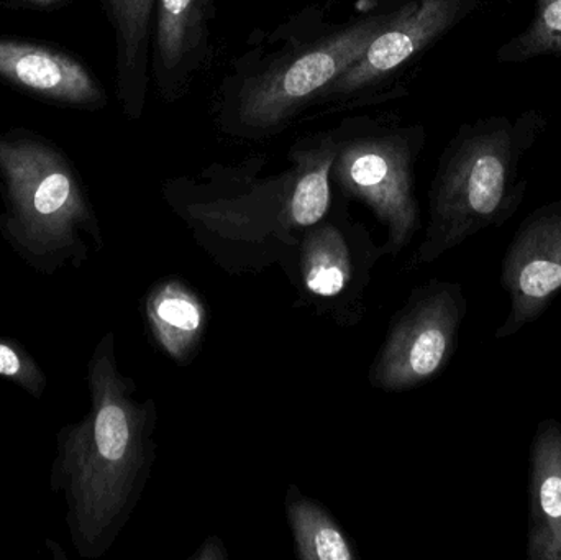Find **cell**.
<instances>
[{
    "mask_svg": "<svg viewBox=\"0 0 561 560\" xmlns=\"http://www.w3.org/2000/svg\"><path fill=\"white\" fill-rule=\"evenodd\" d=\"M88 384L91 408L59 431L49 483L65 500L76 552L99 559L114 545L150 473L154 407L138 401L134 380L118 370L112 332L89 358Z\"/></svg>",
    "mask_w": 561,
    "mask_h": 560,
    "instance_id": "obj_1",
    "label": "cell"
},
{
    "mask_svg": "<svg viewBox=\"0 0 561 560\" xmlns=\"http://www.w3.org/2000/svg\"><path fill=\"white\" fill-rule=\"evenodd\" d=\"M404 0H371L346 22L252 52L224 79L213 105L214 124L227 137L265 140L289 127L366 52L398 15Z\"/></svg>",
    "mask_w": 561,
    "mask_h": 560,
    "instance_id": "obj_2",
    "label": "cell"
},
{
    "mask_svg": "<svg viewBox=\"0 0 561 560\" xmlns=\"http://www.w3.org/2000/svg\"><path fill=\"white\" fill-rule=\"evenodd\" d=\"M540 108L460 125L438 158L417 263H432L483 230L503 227L526 199L524 158L546 134Z\"/></svg>",
    "mask_w": 561,
    "mask_h": 560,
    "instance_id": "obj_3",
    "label": "cell"
},
{
    "mask_svg": "<svg viewBox=\"0 0 561 560\" xmlns=\"http://www.w3.org/2000/svg\"><path fill=\"white\" fill-rule=\"evenodd\" d=\"M5 210L0 232L16 255L42 275L79 268L88 240L102 247L101 229L75 168L35 138H0Z\"/></svg>",
    "mask_w": 561,
    "mask_h": 560,
    "instance_id": "obj_4",
    "label": "cell"
},
{
    "mask_svg": "<svg viewBox=\"0 0 561 560\" xmlns=\"http://www.w3.org/2000/svg\"><path fill=\"white\" fill-rule=\"evenodd\" d=\"M333 132V183L375 213L388 227V249L399 252L421 227L415 164L427 140L424 125L353 118Z\"/></svg>",
    "mask_w": 561,
    "mask_h": 560,
    "instance_id": "obj_5",
    "label": "cell"
},
{
    "mask_svg": "<svg viewBox=\"0 0 561 560\" xmlns=\"http://www.w3.org/2000/svg\"><path fill=\"white\" fill-rule=\"evenodd\" d=\"M493 0H404L366 52L319 92L310 108L352 107L371 101L422 53Z\"/></svg>",
    "mask_w": 561,
    "mask_h": 560,
    "instance_id": "obj_6",
    "label": "cell"
},
{
    "mask_svg": "<svg viewBox=\"0 0 561 560\" xmlns=\"http://www.w3.org/2000/svg\"><path fill=\"white\" fill-rule=\"evenodd\" d=\"M467 309L460 283L431 282L417 289L373 364L371 384L405 391L437 377L454 355Z\"/></svg>",
    "mask_w": 561,
    "mask_h": 560,
    "instance_id": "obj_7",
    "label": "cell"
},
{
    "mask_svg": "<svg viewBox=\"0 0 561 560\" xmlns=\"http://www.w3.org/2000/svg\"><path fill=\"white\" fill-rule=\"evenodd\" d=\"M500 285L510 309L497 341L513 338L546 315L561 295V199L533 210L504 253Z\"/></svg>",
    "mask_w": 561,
    "mask_h": 560,
    "instance_id": "obj_8",
    "label": "cell"
},
{
    "mask_svg": "<svg viewBox=\"0 0 561 560\" xmlns=\"http://www.w3.org/2000/svg\"><path fill=\"white\" fill-rule=\"evenodd\" d=\"M216 0H154L150 72L168 104L190 92L210 56Z\"/></svg>",
    "mask_w": 561,
    "mask_h": 560,
    "instance_id": "obj_9",
    "label": "cell"
},
{
    "mask_svg": "<svg viewBox=\"0 0 561 560\" xmlns=\"http://www.w3.org/2000/svg\"><path fill=\"white\" fill-rule=\"evenodd\" d=\"M0 76L26 91L65 104L102 107L107 95L71 56L45 46L0 38Z\"/></svg>",
    "mask_w": 561,
    "mask_h": 560,
    "instance_id": "obj_10",
    "label": "cell"
},
{
    "mask_svg": "<svg viewBox=\"0 0 561 560\" xmlns=\"http://www.w3.org/2000/svg\"><path fill=\"white\" fill-rule=\"evenodd\" d=\"M527 560H561V423L537 424L529 453Z\"/></svg>",
    "mask_w": 561,
    "mask_h": 560,
    "instance_id": "obj_11",
    "label": "cell"
},
{
    "mask_svg": "<svg viewBox=\"0 0 561 560\" xmlns=\"http://www.w3.org/2000/svg\"><path fill=\"white\" fill-rule=\"evenodd\" d=\"M117 39V95L128 121H140L150 88L154 0H107Z\"/></svg>",
    "mask_w": 561,
    "mask_h": 560,
    "instance_id": "obj_12",
    "label": "cell"
},
{
    "mask_svg": "<svg viewBox=\"0 0 561 560\" xmlns=\"http://www.w3.org/2000/svg\"><path fill=\"white\" fill-rule=\"evenodd\" d=\"M333 158V130L302 138L293 145L287 157L293 178L280 222L309 229L325 217L332 204Z\"/></svg>",
    "mask_w": 561,
    "mask_h": 560,
    "instance_id": "obj_13",
    "label": "cell"
},
{
    "mask_svg": "<svg viewBox=\"0 0 561 560\" xmlns=\"http://www.w3.org/2000/svg\"><path fill=\"white\" fill-rule=\"evenodd\" d=\"M147 318L157 344L173 361L190 362L206 329V308L199 296L180 279H164L148 295Z\"/></svg>",
    "mask_w": 561,
    "mask_h": 560,
    "instance_id": "obj_14",
    "label": "cell"
},
{
    "mask_svg": "<svg viewBox=\"0 0 561 560\" xmlns=\"http://www.w3.org/2000/svg\"><path fill=\"white\" fill-rule=\"evenodd\" d=\"M287 518L296 539L297 555L302 560H355L353 551L339 523L312 500L299 493L289 495Z\"/></svg>",
    "mask_w": 561,
    "mask_h": 560,
    "instance_id": "obj_15",
    "label": "cell"
},
{
    "mask_svg": "<svg viewBox=\"0 0 561 560\" xmlns=\"http://www.w3.org/2000/svg\"><path fill=\"white\" fill-rule=\"evenodd\" d=\"M304 285L312 295L333 298L350 279L348 247L339 229L322 226L304 239L300 256Z\"/></svg>",
    "mask_w": 561,
    "mask_h": 560,
    "instance_id": "obj_16",
    "label": "cell"
},
{
    "mask_svg": "<svg viewBox=\"0 0 561 560\" xmlns=\"http://www.w3.org/2000/svg\"><path fill=\"white\" fill-rule=\"evenodd\" d=\"M536 12L529 25L497 48V62L514 65L530 59L561 58V0H533Z\"/></svg>",
    "mask_w": 561,
    "mask_h": 560,
    "instance_id": "obj_17",
    "label": "cell"
},
{
    "mask_svg": "<svg viewBox=\"0 0 561 560\" xmlns=\"http://www.w3.org/2000/svg\"><path fill=\"white\" fill-rule=\"evenodd\" d=\"M0 377L19 385L33 398H42L46 390L38 362L12 339L0 338Z\"/></svg>",
    "mask_w": 561,
    "mask_h": 560,
    "instance_id": "obj_18",
    "label": "cell"
},
{
    "mask_svg": "<svg viewBox=\"0 0 561 560\" xmlns=\"http://www.w3.org/2000/svg\"><path fill=\"white\" fill-rule=\"evenodd\" d=\"M227 555L224 551L222 545H220L219 539L210 538L206 545L203 546L199 552L194 556V559H226Z\"/></svg>",
    "mask_w": 561,
    "mask_h": 560,
    "instance_id": "obj_19",
    "label": "cell"
},
{
    "mask_svg": "<svg viewBox=\"0 0 561 560\" xmlns=\"http://www.w3.org/2000/svg\"><path fill=\"white\" fill-rule=\"evenodd\" d=\"M25 2L32 3L35 7H49L58 3L59 0H25Z\"/></svg>",
    "mask_w": 561,
    "mask_h": 560,
    "instance_id": "obj_20",
    "label": "cell"
}]
</instances>
